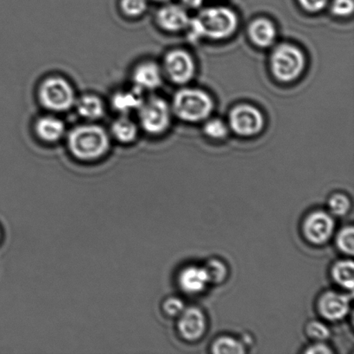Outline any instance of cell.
Masks as SVG:
<instances>
[{"instance_id": "6da1fadb", "label": "cell", "mask_w": 354, "mask_h": 354, "mask_svg": "<svg viewBox=\"0 0 354 354\" xmlns=\"http://www.w3.org/2000/svg\"><path fill=\"white\" fill-rule=\"evenodd\" d=\"M68 148L73 157L80 161L98 160L109 152L110 135L96 124H83L73 128L67 137Z\"/></svg>"}, {"instance_id": "7a4b0ae2", "label": "cell", "mask_w": 354, "mask_h": 354, "mask_svg": "<svg viewBox=\"0 0 354 354\" xmlns=\"http://www.w3.org/2000/svg\"><path fill=\"white\" fill-rule=\"evenodd\" d=\"M173 114L186 122L206 120L214 110L211 96L203 90L183 88L173 98L171 105Z\"/></svg>"}, {"instance_id": "3957f363", "label": "cell", "mask_w": 354, "mask_h": 354, "mask_svg": "<svg viewBox=\"0 0 354 354\" xmlns=\"http://www.w3.org/2000/svg\"><path fill=\"white\" fill-rule=\"evenodd\" d=\"M38 99L45 109L54 113H64L75 106L77 98L74 88L67 79L54 75L41 82L38 88Z\"/></svg>"}, {"instance_id": "277c9868", "label": "cell", "mask_w": 354, "mask_h": 354, "mask_svg": "<svg viewBox=\"0 0 354 354\" xmlns=\"http://www.w3.org/2000/svg\"><path fill=\"white\" fill-rule=\"evenodd\" d=\"M270 65L274 77L281 82H291L303 74L306 61L299 48L282 44L272 51Z\"/></svg>"}, {"instance_id": "5b68a950", "label": "cell", "mask_w": 354, "mask_h": 354, "mask_svg": "<svg viewBox=\"0 0 354 354\" xmlns=\"http://www.w3.org/2000/svg\"><path fill=\"white\" fill-rule=\"evenodd\" d=\"M204 37L213 40H223L230 37L238 28V17L227 7H209L197 17Z\"/></svg>"}, {"instance_id": "8992f818", "label": "cell", "mask_w": 354, "mask_h": 354, "mask_svg": "<svg viewBox=\"0 0 354 354\" xmlns=\"http://www.w3.org/2000/svg\"><path fill=\"white\" fill-rule=\"evenodd\" d=\"M138 113V126L148 134L160 135L171 126V106L161 97L152 96L145 99Z\"/></svg>"}, {"instance_id": "52a82bcc", "label": "cell", "mask_w": 354, "mask_h": 354, "mask_svg": "<svg viewBox=\"0 0 354 354\" xmlns=\"http://www.w3.org/2000/svg\"><path fill=\"white\" fill-rule=\"evenodd\" d=\"M229 126L239 136L252 137L263 130L265 118L261 111L254 106L241 104L229 113Z\"/></svg>"}, {"instance_id": "ba28073f", "label": "cell", "mask_w": 354, "mask_h": 354, "mask_svg": "<svg viewBox=\"0 0 354 354\" xmlns=\"http://www.w3.org/2000/svg\"><path fill=\"white\" fill-rule=\"evenodd\" d=\"M335 227V223L331 214L324 210H315L305 217L301 225V232L310 244L321 246L330 241Z\"/></svg>"}, {"instance_id": "9c48e42d", "label": "cell", "mask_w": 354, "mask_h": 354, "mask_svg": "<svg viewBox=\"0 0 354 354\" xmlns=\"http://www.w3.org/2000/svg\"><path fill=\"white\" fill-rule=\"evenodd\" d=\"M172 82L183 85L189 82L196 74V64L192 55L183 50L168 52L164 59V71Z\"/></svg>"}, {"instance_id": "30bf717a", "label": "cell", "mask_w": 354, "mask_h": 354, "mask_svg": "<svg viewBox=\"0 0 354 354\" xmlns=\"http://www.w3.org/2000/svg\"><path fill=\"white\" fill-rule=\"evenodd\" d=\"M207 321L206 315L201 308L189 307L185 308L179 315V321L177 322L180 337L184 341L196 342L200 341L206 334Z\"/></svg>"}, {"instance_id": "8fae6325", "label": "cell", "mask_w": 354, "mask_h": 354, "mask_svg": "<svg viewBox=\"0 0 354 354\" xmlns=\"http://www.w3.org/2000/svg\"><path fill=\"white\" fill-rule=\"evenodd\" d=\"M319 315L328 322H339L345 319L350 310V299L345 294L328 290L317 301Z\"/></svg>"}, {"instance_id": "7c38bea8", "label": "cell", "mask_w": 354, "mask_h": 354, "mask_svg": "<svg viewBox=\"0 0 354 354\" xmlns=\"http://www.w3.org/2000/svg\"><path fill=\"white\" fill-rule=\"evenodd\" d=\"M162 72L160 66L154 62H141L133 72L134 88L141 92L154 91L160 88L162 83Z\"/></svg>"}, {"instance_id": "4fadbf2b", "label": "cell", "mask_w": 354, "mask_h": 354, "mask_svg": "<svg viewBox=\"0 0 354 354\" xmlns=\"http://www.w3.org/2000/svg\"><path fill=\"white\" fill-rule=\"evenodd\" d=\"M156 19L158 26L168 32L185 30L190 20L186 9L175 3H169L159 9Z\"/></svg>"}, {"instance_id": "5bb4252c", "label": "cell", "mask_w": 354, "mask_h": 354, "mask_svg": "<svg viewBox=\"0 0 354 354\" xmlns=\"http://www.w3.org/2000/svg\"><path fill=\"white\" fill-rule=\"evenodd\" d=\"M177 281L180 290L189 295L203 292L209 284L206 270L196 266H187L180 270Z\"/></svg>"}, {"instance_id": "9a60e30c", "label": "cell", "mask_w": 354, "mask_h": 354, "mask_svg": "<svg viewBox=\"0 0 354 354\" xmlns=\"http://www.w3.org/2000/svg\"><path fill=\"white\" fill-rule=\"evenodd\" d=\"M35 133L45 143H57L66 134V126L60 118L54 115L41 116L35 123Z\"/></svg>"}, {"instance_id": "2e32d148", "label": "cell", "mask_w": 354, "mask_h": 354, "mask_svg": "<svg viewBox=\"0 0 354 354\" xmlns=\"http://www.w3.org/2000/svg\"><path fill=\"white\" fill-rule=\"evenodd\" d=\"M145 100L144 93L136 88L120 90L113 95L112 106L120 115H129L131 113L138 112Z\"/></svg>"}, {"instance_id": "e0dca14e", "label": "cell", "mask_w": 354, "mask_h": 354, "mask_svg": "<svg viewBox=\"0 0 354 354\" xmlns=\"http://www.w3.org/2000/svg\"><path fill=\"white\" fill-rule=\"evenodd\" d=\"M248 36L257 47L268 48L275 43L277 29L272 21L260 17L250 24Z\"/></svg>"}, {"instance_id": "ac0fdd59", "label": "cell", "mask_w": 354, "mask_h": 354, "mask_svg": "<svg viewBox=\"0 0 354 354\" xmlns=\"http://www.w3.org/2000/svg\"><path fill=\"white\" fill-rule=\"evenodd\" d=\"M80 116L86 120L95 121L102 119L106 113V106L100 97L85 95L76 99L75 104Z\"/></svg>"}, {"instance_id": "d6986e66", "label": "cell", "mask_w": 354, "mask_h": 354, "mask_svg": "<svg viewBox=\"0 0 354 354\" xmlns=\"http://www.w3.org/2000/svg\"><path fill=\"white\" fill-rule=\"evenodd\" d=\"M140 126L129 115H120L111 126V135L122 144H131L137 140Z\"/></svg>"}, {"instance_id": "ffe728a7", "label": "cell", "mask_w": 354, "mask_h": 354, "mask_svg": "<svg viewBox=\"0 0 354 354\" xmlns=\"http://www.w3.org/2000/svg\"><path fill=\"white\" fill-rule=\"evenodd\" d=\"M331 276L336 284L342 289L353 290L354 286L353 262L351 259H342L334 263Z\"/></svg>"}, {"instance_id": "44dd1931", "label": "cell", "mask_w": 354, "mask_h": 354, "mask_svg": "<svg viewBox=\"0 0 354 354\" xmlns=\"http://www.w3.org/2000/svg\"><path fill=\"white\" fill-rule=\"evenodd\" d=\"M245 346L239 339L232 336L222 335L217 338L211 346V352L215 354H242L245 353Z\"/></svg>"}, {"instance_id": "7402d4cb", "label": "cell", "mask_w": 354, "mask_h": 354, "mask_svg": "<svg viewBox=\"0 0 354 354\" xmlns=\"http://www.w3.org/2000/svg\"><path fill=\"white\" fill-rule=\"evenodd\" d=\"M207 274L209 283L220 284L224 282L228 276L227 266L217 259H212L203 266Z\"/></svg>"}, {"instance_id": "603a6c76", "label": "cell", "mask_w": 354, "mask_h": 354, "mask_svg": "<svg viewBox=\"0 0 354 354\" xmlns=\"http://www.w3.org/2000/svg\"><path fill=\"white\" fill-rule=\"evenodd\" d=\"M328 206L331 214L342 217L351 210L352 201L346 194L335 193L329 197Z\"/></svg>"}, {"instance_id": "cb8c5ba5", "label": "cell", "mask_w": 354, "mask_h": 354, "mask_svg": "<svg viewBox=\"0 0 354 354\" xmlns=\"http://www.w3.org/2000/svg\"><path fill=\"white\" fill-rule=\"evenodd\" d=\"M354 229L352 225L345 227L336 236V246L345 255L352 256L354 250Z\"/></svg>"}, {"instance_id": "d4e9b609", "label": "cell", "mask_w": 354, "mask_h": 354, "mask_svg": "<svg viewBox=\"0 0 354 354\" xmlns=\"http://www.w3.org/2000/svg\"><path fill=\"white\" fill-rule=\"evenodd\" d=\"M203 131L205 135L212 140H223L228 135L227 124L218 119L208 120L204 124Z\"/></svg>"}, {"instance_id": "484cf974", "label": "cell", "mask_w": 354, "mask_h": 354, "mask_svg": "<svg viewBox=\"0 0 354 354\" xmlns=\"http://www.w3.org/2000/svg\"><path fill=\"white\" fill-rule=\"evenodd\" d=\"M306 335L314 342H325L330 337L328 326L320 321H311L306 326Z\"/></svg>"}, {"instance_id": "4316f807", "label": "cell", "mask_w": 354, "mask_h": 354, "mask_svg": "<svg viewBox=\"0 0 354 354\" xmlns=\"http://www.w3.org/2000/svg\"><path fill=\"white\" fill-rule=\"evenodd\" d=\"M147 8L148 0H120V9L127 17H140Z\"/></svg>"}, {"instance_id": "83f0119b", "label": "cell", "mask_w": 354, "mask_h": 354, "mask_svg": "<svg viewBox=\"0 0 354 354\" xmlns=\"http://www.w3.org/2000/svg\"><path fill=\"white\" fill-rule=\"evenodd\" d=\"M353 7V0H333L330 10L333 15L346 17L351 15Z\"/></svg>"}, {"instance_id": "f1b7e54d", "label": "cell", "mask_w": 354, "mask_h": 354, "mask_svg": "<svg viewBox=\"0 0 354 354\" xmlns=\"http://www.w3.org/2000/svg\"><path fill=\"white\" fill-rule=\"evenodd\" d=\"M162 308L169 317H179L186 308L182 299H180L179 297H169L168 299L165 301Z\"/></svg>"}, {"instance_id": "f546056e", "label": "cell", "mask_w": 354, "mask_h": 354, "mask_svg": "<svg viewBox=\"0 0 354 354\" xmlns=\"http://www.w3.org/2000/svg\"><path fill=\"white\" fill-rule=\"evenodd\" d=\"M301 8L308 12H321L327 6L328 0H298Z\"/></svg>"}, {"instance_id": "4dcf8cb0", "label": "cell", "mask_w": 354, "mask_h": 354, "mask_svg": "<svg viewBox=\"0 0 354 354\" xmlns=\"http://www.w3.org/2000/svg\"><path fill=\"white\" fill-rule=\"evenodd\" d=\"M304 353L308 354H330L333 353V350L326 345L324 342H315L314 344L308 346L305 349Z\"/></svg>"}, {"instance_id": "1f68e13d", "label": "cell", "mask_w": 354, "mask_h": 354, "mask_svg": "<svg viewBox=\"0 0 354 354\" xmlns=\"http://www.w3.org/2000/svg\"><path fill=\"white\" fill-rule=\"evenodd\" d=\"M184 8L197 9L203 5V0H180Z\"/></svg>"}, {"instance_id": "d6a6232c", "label": "cell", "mask_w": 354, "mask_h": 354, "mask_svg": "<svg viewBox=\"0 0 354 354\" xmlns=\"http://www.w3.org/2000/svg\"><path fill=\"white\" fill-rule=\"evenodd\" d=\"M153 1H156V2H161V3H165V2H169V0H153Z\"/></svg>"}, {"instance_id": "836d02e7", "label": "cell", "mask_w": 354, "mask_h": 354, "mask_svg": "<svg viewBox=\"0 0 354 354\" xmlns=\"http://www.w3.org/2000/svg\"><path fill=\"white\" fill-rule=\"evenodd\" d=\"M0 238H1V232H0Z\"/></svg>"}]
</instances>
